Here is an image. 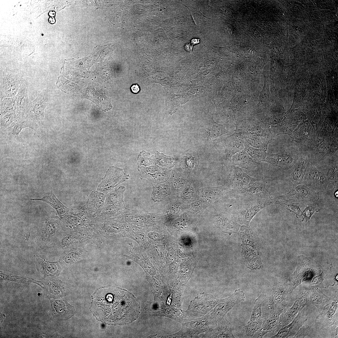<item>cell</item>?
I'll list each match as a JSON object with an SVG mask.
<instances>
[{
    "label": "cell",
    "mask_w": 338,
    "mask_h": 338,
    "mask_svg": "<svg viewBox=\"0 0 338 338\" xmlns=\"http://www.w3.org/2000/svg\"><path fill=\"white\" fill-rule=\"evenodd\" d=\"M91 310L99 321L107 324L122 325L136 320L140 313L139 300L120 288L107 286L98 289L92 296Z\"/></svg>",
    "instance_id": "obj_1"
},
{
    "label": "cell",
    "mask_w": 338,
    "mask_h": 338,
    "mask_svg": "<svg viewBox=\"0 0 338 338\" xmlns=\"http://www.w3.org/2000/svg\"><path fill=\"white\" fill-rule=\"evenodd\" d=\"M181 329L173 335L179 338H213L217 321L207 315L180 322Z\"/></svg>",
    "instance_id": "obj_2"
},
{
    "label": "cell",
    "mask_w": 338,
    "mask_h": 338,
    "mask_svg": "<svg viewBox=\"0 0 338 338\" xmlns=\"http://www.w3.org/2000/svg\"><path fill=\"white\" fill-rule=\"evenodd\" d=\"M289 288L288 284H279L274 287L267 294L264 293L263 318L279 310L288 309V297L290 294Z\"/></svg>",
    "instance_id": "obj_3"
},
{
    "label": "cell",
    "mask_w": 338,
    "mask_h": 338,
    "mask_svg": "<svg viewBox=\"0 0 338 338\" xmlns=\"http://www.w3.org/2000/svg\"><path fill=\"white\" fill-rule=\"evenodd\" d=\"M60 228L57 217L51 213L43 215L35 238L38 246L41 249L50 248L58 236Z\"/></svg>",
    "instance_id": "obj_4"
},
{
    "label": "cell",
    "mask_w": 338,
    "mask_h": 338,
    "mask_svg": "<svg viewBox=\"0 0 338 338\" xmlns=\"http://www.w3.org/2000/svg\"><path fill=\"white\" fill-rule=\"evenodd\" d=\"M277 199L286 202L310 203H316L319 199L318 192L304 184L291 189L287 193L277 195Z\"/></svg>",
    "instance_id": "obj_5"
},
{
    "label": "cell",
    "mask_w": 338,
    "mask_h": 338,
    "mask_svg": "<svg viewBox=\"0 0 338 338\" xmlns=\"http://www.w3.org/2000/svg\"><path fill=\"white\" fill-rule=\"evenodd\" d=\"M300 184L305 185L318 192L335 186V184L329 181L326 175L319 171L310 161Z\"/></svg>",
    "instance_id": "obj_6"
},
{
    "label": "cell",
    "mask_w": 338,
    "mask_h": 338,
    "mask_svg": "<svg viewBox=\"0 0 338 338\" xmlns=\"http://www.w3.org/2000/svg\"><path fill=\"white\" fill-rule=\"evenodd\" d=\"M245 300L244 292L240 289H237L228 297L219 299L212 310L207 315L211 319L217 321L225 316L237 304Z\"/></svg>",
    "instance_id": "obj_7"
},
{
    "label": "cell",
    "mask_w": 338,
    "mask_h": 338,
    "mask_svg": "<svg viewBox=\"0 0 338 338\" xmlns=\"http://www.w3.org/2000/svg\"><path fill=\"white\" fill-rule=\"evenodd\" d=\"M276 203V201L250 198L244 203L238 213L239 223L248 226L252 219L259 211L268 205Z\"/></svg>",
    "instance_id": "obj_8"
},
{
    "label": "cell",
    "mask_w": 338,
    "mask_h": 338,
    "mask_svg": "<svg viewBox=\"0 0 338 338\" xmlns=\"http://www.w3.org/2000/svg\"><path fill=\"white\" fill-rule=\"evenodd\" d=\"M129 175L125 173L123 169L111 166L106 172L97 190L104 194L110 192L117 185L128 180Z\"/></svg>",
    "instance_id": "obj_9"
},
{
    "label": "cell",
    "mask_w": 338,
    "mask_h": 338,
    "mask_svg": "<svg viewBox=\"0 0 338 338\" xmlns=\"http://www.w3.org/2000/svg\"><path fill=\"white\" fill-rule=\"evenodd\" d=\"M24 80L20 74L9 70H5L1 87V100L4 98H14Z\"/></svg>",
    "instance_id": "obj_10"
},
{
    "label": "cell",
    "mask_w": 338,
    "mask_h": 338,
    "mask_svg": "<svg viewBox=\"0 0 338 338\" xmlns=\"http://www.w3.org/2000/svg\"><path fill=\"white\" fill-rule=\"evenodd\" d=\"M219 300L204 292L198 293L190 302L187 310L205 315L212 310Z\"/></svg>",
    "instance_id": "obj_11"
},
{
    "label": "cell",
    "mask_w": 338,
    "mask_h": 338,
    "mask_svg": "<svg viewBox=\"0 0 338 338\" xmlns=\"http://www.w3.org/2000/svg\"><path fill=\"white\" fill-rule=\"evenodd\" d=\"M307 291L300 292L292 306L280 315L278 325L273 332H277L281 327L288 324L308 303Z\"/></svg>",
    "instance_id": "obj_12"
},
{
    "label": "cell",
    "mask_w": 338,
    "mask_h": 338,
    "mask_svg": "<svg viewBox=\"0 0 338 338\" xmlns=\"http://www.w3.org/2000/svg\"><path fill=\"white\" fill-rule=\"evenodd\" d=\"M257 180L252 177L238 166H233L230 184L233 194L240 195Z\"/></svg>",
    "instance_id": "obj_13"
},
{
    "label": "cell",
    "mask_w": 338,
    "mask_h": 338,
    "mask_svg": "<svg viewBox=\"0 0 338 338\" xmlns=\"http://www.w3.org/2000/svg\"><path fill=\"white\" fill-rule=\"evenodd\" d=\"M310 161L309 155L307 153H303L299 155L295 164L286 171L290 179V189L300 184Z\"/></svg>",
    "instance_id": "obj_14"
},
{
    "label": "cell",
    "mask_w": 338,
    "mask_h": 338,
    "mask_svg": "<svg viewBox=\"0 0 338 338\" xmlns=\"http://www.w3.org/2000/svg\"><path fill=\"white\" fill-rule=\"evenodd\" d=\"M302 310L288 324L281 327L272 338H293L300 328L307 321V318Z\"/></svg>",
    "instance_id": "obj_15"
},
{
    "label": "cell",
    "mask_w": 338,
    "mask_h": 338,
    "mask_svg": "<svg viewBox=\"0 0 338 338\" xmlns=\"http://www.w3.org/2000/svg\"><path fill=\"white\" fill-rule=\"evenodd\" d=\"M235 132L242 135L265 137L271 140L273 138L267 133L263 125L251 121L236 122Z\"/></svg>",
    "instance_id": "obj_16"
},
{
    "label": "cell",
    "mask_w": 338,
    "mask_h": 338,
    "mask_svg": "<svg viewBox=\"0 0 338 338\" xmlns=\"http://www.w3.org/2000/svg\"><path fill=\"white\" fill-rule=\"evenodd\" d=\"M52 95L49 89L43 90L34 100L31 101L28 110L32 112L37 119H43L44 110L51 100Z\"/></svg>",
    "instance_id": "obj_17"
},
{
    "label": "cell",
    "mask_w": 338,
    "mask_h": 338,
    "mask_svg": "<svg viewBox=\"0 0 338 338\" xmlns=\"http://www.w3.org/2000/svg\"><path fill=\"white\" fill-rule=\"evenodd\" d=\"M299 155L289 153L267 154L265 161L286 171L296 163Z\"/></svg>",
    "instance_id": "obj_18"
},
{
    "label": "cell",
    "mask_w": 338,
    "mask_h": 338,
    "mask_svg": "<svg viewBox=\"0 0 338 338\" xmlns=\"http://www.w3.org/2000/svg\"><path fill=\"white\" fill-rule=\"evenodd\" d=\"M221 142L225 149L226 158L229 160H231L235 154L243 149L245 142L241 134L236 132L225 138Z\"/></svg>",
    "instance_id": "obj_19"
},
{
    "label": "cell",
    "mask_w": 338,
    "mask_h": 338,
    "mask_svg": "<svg viewBox=\"0 0 338 338\" xmlns=\"http://www.w3.org/2000/svg\"><path fill=\"white\" fill-rule=\"evenodd\" d=\"M240 195L245 196L249 198L263 199L276 201V195L268 190L265 184L258 180L246 188Z\"/></svg>",
    "instance_id": "obj_20"
},
{
    "label": "cell",
    "mask_w": 338,
    "mask_h": 338,
    "mask_svg": "<svg viewBox=\"0 0 338 338\" xmlns=\"http://www.w3.org/2000/svg\"><path fill=\"white\" fill-rule=\"evenodd\" d=\"M213 220L216 226L223 232L230 235L233 233H236L240 228V223L238 219L233 216L227 213L214 216Z\"/></svg>",
    "instance_id": "obj_21"
},
{
    "label": "cell",
    "mask_w": 338,
    "mask_h": 338,
    "mask_svg": "<svg viewBox=\"0 0 338 338\" xmlns=\"http://www.w3.org/2000/svg\"><path fill=\"white\" fill-rule=\"evenodd\" d=\"M50 313L54 317L66 319L69 318L74 313L73 306L64 299H51Z\"/></svg>",
    "instance_id": "obj_22"
},
{
    "label": "cell",
    "mask_w": 338,
    "mask_h": 338,
    "mask_svg": "<svg viewBox=\"0 0 338 338\" xmlns=\"http://www.w3.org/2000/svg\"><path fill=\"white\" fill-rule=\"evenodd\" d=\"M33 259L37 270L46 276H58L61 271L59 262L47 261L37 255L33 256Z\"/></svg>",
    "instance_id": "obj_23"
},
{
    "label": "cell",
    "mask_w": 338,
    "mask_h": 338,
    "mask_svg": "<svg viewBox=\"0 0 338 338\" xmlns=\"http://www.w3.org/2000/svg\"><path fill=\"white\" fill-rule=\"evenodd\" d=\"M241 253L244 264L248 268L252 270L262 268V264L256 248L243 244Z\"/></svg>",
    "instance_id": "obj_24"
},
{
    "label": "cell",
    "mask_w": 338,
    "mask_h": 338,
    "mask_svg": "<svg viewBox=\"0 0 338 338\" xmlns=\"http://www.w3.org/2000/svg\"><path fill=\"white\" fill-rule=\"evenodd\" d=\"M42 282L49 298L61 297L66 293V285L59 280L46 276Z\"/></svg>",
    "instance_id": "obj_25"
},
{
    "label": "cell",
    "mask_w": 338,
    "mask_h": 338,
    "mask_svg": "<svg viewBox=\"0 0 338 338\" xmlns=\"http://www.w3.org/2000/svg\"><path fill=\"white\" fill-rule=\"evenodd\" d=\"M231 191L229 183L216 187H205L201 190V197L208 204L219 199Z\"/></svg>",
    "instance_id": "obj_26"
},
{
    "label": "cell",
    "mask_w": 338,
    "mask_h": 338,
    "mask_svg": "<svg viewBox=\"0 0 338 338\" xmlns=\"http://www.w3.org/2000/svg\"><path fill=\"white\" fill-rule=\"evenodd\" d=\"M307 292L308 301L316 307L319 313L332 300L331 298L324 294L319 288L312 287Z\"/></svg>",
    "instance_id": "obj_27"
},
{
    "label": "cell",
    "mask_w": 338,
    "mask_h": 338,
    "mask_svg": "<svg viewBox=\"0 0 338 338\" xmlns=\"http://www.w3.org/2000/svg\"><path fill=\"white\" fill-rule=\"evenodd\" d=\"M231 160L233 166H238L248 172L253 171L259 165V163L255 161L244 149L234 155Z\"/></svg>",
    "instance_id": "obj_28"
},
{
    "label": "cell",
    "mask_w": 338,
    "mask_h": 338,
    "mask_svg": "<svg viewBox=\"0 0 338 338\" xmlns=\"http://www.w3.org/2000/svg\"><path fill=\"white\" fill-rule=\"evenodd\" d=\"M284 311L280 310L264 317L262 326L256 337L262 338L267 333L274 332L278 325L280 315Z\"/></svg>",
    "instance_id": "obj_29"
},
{
    "label": "cell",
    "mask_w": 338,
    "mask_h": 338,
    "mask_svg": "<svg viewBox=\"0 0 338 338\" xmlns=\"http://www.w3.org/2000/svg\"><path fill=\"white\" fill-rule=\"evenodd\" d=\"M28 82L24 79L19 91L14 98L16 110L19 112L28 110L31 101L28 97Z\"/></svg>",
    "instance_id": "obj_30"
},
{
    "label": "cell",
    "mask_w": 338,
    "mask_h": 338,
    "mask_svg": "<svg viewBox=\"0 0 338 338\" xmlns=\"http://www.w3.org/2000/svg\"><path fill=\"white\" fill-rule=\"evenodd\" d=\"M33 201H39L45 202L53 207L61 218L67 216L70 210L64 205L56 197L52 191L50 194L45 195L41 198L31 199Z\"/></svg>",
    "instance_id": "obj_31"
},
{
    "label": "cell",
    "mask_w": 338,
    "mask_h": 338,
    "mask_svg": "<svg viewBox=\"0 0 338 338\" xmlns=\"http://www.w3.org/2000/svg\"><path fill=\"white\" fill-rule=\"evenodd\" d=\"M125 190V187L120 186L118 189L107 193L105 198L104 207L114 206L123 209L125 208L123 197Z\"/></svg>",
    "instance_id": "obj_32"
},
{
    "label": "cell",
    "mask_w": 338,
    "mask_h": 338,
    "mask_svg": "<svg viewBox=\"0 0 338 338\" xmlns=\"http://www.w3.org/2000/svg\"><path fill=\"white\" fill-rule=\"evenodd\" d=\"M151 199L154 202H160L172 193L169 180L162 183L152 185Z\"/></svg>",
    "instance_id": "obj_33"
},
{
    "label": "cell",
    "mask_w": 338,
    "mask_h": 338,
    "mask_svg": "<svg viewBox=\"0 0 338 338\" xmlns=\"http://www.w3.org/2000/svg\"><path fill=\"white\" fill-rule=\"evenodd\" d=\"M213 338H235L232 332V325L226 315L217 321Z\"/></svg>",
    "instance_id": "obj_34"
},
{
    "label": "cell",
    "mask_w": 338,
    "mask_h": 338,
    "mask_svg": "<svg viewBox=\"0 0 338 338\" xmlns=\"http://www.w3.org/2000/svg\"><path fill=\"white\" fill-rule=\"evenodd\" d=\"M337 297L336 299H333L328 304L324 309L319 313V315L316 318L317 322L320 321H325V323L327 322H331L332 320H334V315L336 314L338 309Z\"/></svg>",
    "instance_id": "obj_35"
},
{
    "label": "cell",
    "mask_w": 338,
    "mask_h": 338,
    "mask_svg": "<svg viewBox=\"0 0 338 338\" xmlns=\"http://www.w3.org/2000/svg\"><path fill=\"white\" fill-rule=\"evenodd\" d=\"M180 195V199L183 203H191L199 198L197 190L192 182H188Z\"/></svg>",
    "instance_id": "obj_36"
},
{
    "label": "cell",
    "mask_w": 338,
    "mask_h": 338,
    "mask_svg": "<svg viewBox=\"0 0 338 338\" xmlns=\"http://www.w3.org/2000/svg\"><path fill=\"white\" fill-rule=\"evenodd\" d=\"M241 135L248 145L254 148L266 150L269 143L271 141L267 138L262 136Z\"/></svg>",
    "instance_id": "obj_37"
},
{
    "label": "cell",
    "mask_w": 338,
    "mask_h": 338,
    "mask_svg": "<svg viewBox=\"0 0 338 338\" xmlns=\"http://www.w3.org/2000/svg\"><path fill=\"white\" fill-rule=\"evenodd\" d=\"M183 202L179 199L173 201L166 207L165 218L169 220L178 215L184 208Z\"/></svg>",
    "instance_id": "obj_38"
},
{
    "label": "cell",
    "mask_w": 338,
    "mask_h": 338,
    "mask_svg": "<svg viewBox=\"0 0 338 338\" xmlns=\"http://www.w3.org/2000/svg\"><path fill=\"white\" fill-rule=\"evenodd\" d=\"M169 180L172 193H180L188 182L185 177L177 174L172 176Z\"/></svg>",
    "instance_id": "obj_39"
},
{
    "label": "cell",
    "mask_w": 338,
    "mask_h": 338,
    "mask_svg": "<svg viewBox=\"0 0 338 338\" xmlns=\"http://www.w3.org/2000/svg\"><path fill=\"white\" fill-rule=\"evenodd\" d=\"M243 149L256 162L259 163L265 161L267 150L253 147L245 142Z\"/></svg>",
    "instance_id": "obj_40"
},
{
    "label": "cell",
    "mask_w": 338,
    "mask_h": 338,
    "mask_svg": "<svg viewBox=\"0 0 338 338\" xmlns=\"http://www.w3.org/2000/svg\"><path fill=\"white\" fill-rule=\"evenodd\" d=\"M264 294L262 293L255 300L250 318L249 321H253L263 320L262 309Z\"/></svg>",
    "instance_id": "obj_41"
},
{
    "label": "cell",
    "mask_w": 338,
    "mask_h": 338,
    "mask_svg": "<svg viewBox=\"0 0 338 338\" xmlns=\"http://www.w3.org/2000/svg\"><path fill=\"white\" fill-rule=\"evenodd\" d=\"M125 212L126 214V218L130 222L141 224L147 222L148 220V218L146 216L147 215L141 214L142 212L140 211L126 208Z\"/></svg>",
    "instance_id": "obj_42"
},
{
    "label": "cell",
    "mask_w": 338,
    "mask_h": 338,
    "mask_svg": "<svg viewBox=\"0 0 338 338\" xmlns=\"http://www.w3.org/2000/svg\"><path fill=\"white\" fill-rule=\"evenodd\" d=\"M239 233L244 245H249L256 248L254 234L248 226H242L240 228Z\"/></svg>",
    "instance_id": "obj_43"
},
{
    "label": "cell",
    "mask_w": 338,
    "mask_h": 338,
    "mask_svg": "<svg viewBox=\"0 0 338 338\" xmlns=\"http://www.w3.org/2000/svg\"><path fill=\"white\" fill-rule=\"evenodd\" d=\"M263 319L258 321H249L243 328L242 330L244 334L247 336H253L261 328Z\"/></svg>",
    "instance_id": "obj_44"
},
{
    "label": "cell",
    "mask_w": 338,
    "mask_h": 338,
    "mask_svg": "<svg viewBox=\"0 0 338 338\" xmlns=\"http://www.w3.org/2000/svg\"><path fill=\"white\" fill-rule=\"evenodd\" d=\"M190 212L194 215L200 216L207 207L208 203L202 198H199L191 203Z\"/></svg>",
    "instance_id": "obj_45"
},
{
    "label": "cell",
    "mask_w": 338,
    "mask_h": 338,
    "mask_svg": "<svg viewBox=\"0 0 338 338\" xmlns=\"http://www.w3.org/2000/svg\"><path fill=\"white\" fill-rule=\"evenodd\" d=\"M78 255L76 250L73 249L67 251L62 255L59 262L61 265L64 267L69 266L75 261Z\"/></svg>",
    "instance_id": "obj_46"
},
{
    "label": "cell",
    "mask_w": 338,
    "mask_h": 338,
    "mask_svg": "<svg viewBox=\"0 0 338 338\" xmlns=\"http://www.w3.org/2000/svg\"><path fill=\"white\" fill-rule=\"evenodd\" d=\"M1 112L5 113L14 112L16 106L14 98H4L1 100Z\"/></svg>",
    "instance_id": "obj_47"
},
{
    "label": "cell",
    "mask_w": 338,
    "mask_h": 338,
    "mask_svg": "<svg viewBox=\"0 0 338 338\" xmlns=\"http://www.w3.org/2000/svg\"><path fill=\"white\" fill-rule=\"evenodd\" d=\"M0 279L22 283L33 282L38 284V283H41L40 281H36L32 279L17 276L2 271H0Z\"/></svg>",
    "instance_id": "obj_48"
},
{
    "label": "cell",
    "mask_w": 338,
    "mask_h": 338,
    "mask_svg": "<svg viewBox=\"0 0 338 338\" xmlns=\"http://www.w3.org/2000/svg\"><path fill=\"white\" fill-rule=\"evenodd\" d=\"M319 211L316 203L306 204V207L302 213L301 216L304 219L307 221L315 212Z\"/></svg>",
    "instance_id": "obj_49"
},
{
    "label": "cell",
    "mask_w": 338,
    "mask_h": 338,
    "mask_svg": "<svg viewBox=\"0 0 338 338\" xmlns=\"http://www.w3.org/2000/svg\"><path fill=\"white\" fill-rule=\"evenodd\" d=\"M276 204H279L286 208L289 211L294 213L297 216H299L301 213L300 208V204H294L277 199Z\"/></svg>",
    "instance_id": "obj_50"
},
{
    "label": "cell",
    "mask_w": 338,
    "mask_h": 338,
    "mask_svg": "<svg viewBox=\"0 0 338 338\" xmlns=\"http://www.w3.org/2000/svg\"><path fill=\"white\" fill-rule=\"evenodd\" d=\"M329 181L333 184L338 182V164H334L330 168L326 175Z\"/></svg>",
    "instance_id": "obj_51"
},
{
    "label": "cell",
    "mask_w": 338,
    "mask_h": 338,
    "mask_svg": "<svg viewBox=\"0 0 338 338\" xmlns=\"http://www.w3.org/2000/svg\"><path fill=\"white\" fill-rule=\"evenodd\" d=\"M310 329L309 326H304L303 325L300 328L293 338L309 337L310 336Z\"/></svg>",
    "instance_id": "obj_52"
},
{
    "label": "cell",
    "mask_w": 338,
    "mask_h": 338,
    "mask_svg": "<svg viewBox=\"0 0 338 338\" xmlns=\"http://www.w3.org/2000/svg\"><path fill=\"white\" fill-rule=\"evenodd\" d=\"M14 112H8L3 114L1 118V122L2 125H6L11 124L15 118Z\"/></svg>",
    "instance_id": "obj_53"
},
{
    "label": "cell",
    "mask_w": 338,
    "mask_h": 338,
    "mask_svg": "<svg viewBox=\"0 0 338 338\" xmlns=\"http://www.w3.org/2000/svg\"><path fill=\"white\" fill-rule=\"evenodd\" d=\"M107 229L110 231L114 233H119L121 230V228L119 226L113 223H109L106 224Z\"/></svg>",
    "instance_id": "obj_54"
},
{
    "label": "cell",
    "mask_w": 338,
    "mask_h": 338,
    "mask_svg": "<svg viewBox=\"0 0 338 338\" xmlns=\"http://www.w3.org/2000/svg\"><path fill=\"white\" fill-rule=\"evenodd\" d=\"M25 121H24L22 122H19L16 124L14 127L13 133L14 135H18L21 131L23 126V123Z\"/></svg>",
    "instance_id": "obj_55"
},
{
    "label": "cell",
    "mask_w": 338,
    "mask_h": 338,
    "mask_svg": "<svg viewBox=\"0 0 338 338\" xmlns=\"http://www.w3.org/2000/svg\"><path fill=\"white\" fill-rule=\"evenodd\" d=\"M135 238L138 241L143 242L146 241V237L144 233L138 232L135 235Z\"/></svg>",
    "instance_id": "obj_56"
},
{
    "label": "cell",
    "mask_w": 338,
    "mask_h": 338,
    "mask_svg": "<svg viewBox=\"0 0 338 338\" xmlns=\"http://www.w3.org/2000/svg\"><path fill=\"white\" fill-rule=\"evenodd\" d=\"M148 237L152 240L155 241L157 240L158 238V234L157 233L153 232H150L148 234Z\"/></svg>",
    "instance_id": "obj_57"
},
{
    "label": "cell",
    "mask_w": 338,
    "mask_h": 338,
    "mask_svg": "<svg viewBox=\"0 0 338 338\" xmlns=\"http://www.w3.org/2000/svg\"><path fill=\"white\" fill-rule=\"evenodd\" d=\"M131 90L134 93H138L140 90V88L137 84H134L131 87Z\"/></svg>",
    "instance_id": "obj_58"
},
{
    "label": "cell",
    "mask_w": 338,
    "mask_h": 338,
    "mask_svg": "<svg viewBox=\"0 0 338 338\" xmlns=\"http://www.w3.org/2000/svg\"><path fill=\"white\" fill-rule=\"evenodd\" d=\"M192 45L190 44H188L186 45L185 49L189 51H191L192 49Z\"/></svg>",
    "instance_id": "obj_59"
},
{
    "label": "cell",
    "mask_w": 338,
    "mask_h": 338,
    "mask_svg": "<svg viewBox=\"0 0 338 338\" xmlns=\"http://www.w3.org/2000/svg\"><path fill=\"white\" fill-rule=\"evenodd\" d=\"M49 21L51 23L53 24L55 23V20L54 17H50L49 18Z\"/></svg>",
    "instance_id": "obj_60"
},
{
    "label": "cell",
    "mask_w": 338,
    "mask_h": 338,
    "mask_svg": "<svg viewBox=\"0 0 338 338\" xmlns=\"http://www.w3.org/2000/svg\"><path fill=\"white\" fill-rule=\"evenodd\" d=\"M199 42V41L198 39H193L191 41V43L192 44H197Z\"/></svg>",
    "instance_id": "obj_61"
},
{
    "label": "cell",
    "mask_w": 338,
    "mask_h": 338,
    "mask_svg": "<svg viewBox=\"0 0 338 338\" xmlns=\"http://www.w3.org/2000/svg\"><path fill=\"white\" fill-rule=\"evenodd\" d=\"M49 15L51 17H53L55 16V12L53 11H50L49 13Z\"/></svg>",
    "instance_id": "obj_62"
}]
</instances>
